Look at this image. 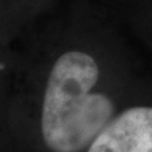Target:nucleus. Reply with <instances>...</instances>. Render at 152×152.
<instances>
[{"label": "nucleus", "instance_id": "obj_3", "mask_svg": "<svg viewBox=\"0 0 152 152\" xmlns=\"http://www.w3.org/2000/svg\"><path fill=\"white\" fill-rule=\"evenodd\" d=\"M15 36L17 33H14L12 29L3 26L0 27V84L3 81V77L9 65L12 55V45Z\"/></svg>", "mask_w": 152, "mask_h": 152}, {"label": "nucleus", "instance_id": "obj_1", "mask_svg": "<svg viewBox=\"0 0 152 152\" xmlns=\"http://www.w3.org/2000/svg\"><path fill=\"white\" fill-rule=\"evenodd\" d=\"M103 75L95 53L26 24L0 84V152H85L118 113Z\"/></svg>", "mask_w": 152, "mask_h": 152}, {"label": "nucleus", "instance_id": "obj_2", "mask_svg": "<svg viewBox=\"0 0 152 152\" xmlns=\"http://www.w3.org/2000/svg\"><path fill=\"white\" fill-rule=\"evenodd\" d=\"M85 152H152V107L118 112Z\"/></svg>", "mask_w": 152, "mask_h": 152}]
</instances>
